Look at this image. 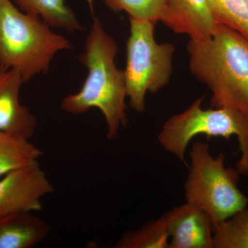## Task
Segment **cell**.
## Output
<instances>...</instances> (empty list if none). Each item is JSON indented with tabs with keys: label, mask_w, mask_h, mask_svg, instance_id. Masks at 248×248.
Instances as JSON below:
<instances>
[{
	"label": "cell",
	"mask_w": 248,
	"mask_h": 248,
	"mask_svg": "<svg viewBox=\"0 0 248 248\" xmlns=\"http://www.w3.org/2000/svg\"><path fill=\"white\" fill-rule=\"evenodd\" d=\"M189 67L212 93V108H228L248 115V39L218 23L212 37L190 40Z\"/></svg>",
	"instance_id": "2"
},
{
	"label": "cell",
	"mask_w": 248,
	"mask_h": 248,
	"mask_svg": "<svg viewBox=\"0 0 248 248\" xmlns=\"http://www.w3.org/2000/svg\"><path fill=\"white\" fill-rule=\"evenodd\" d=\"M42 155L29 139L0 131V178L38 161Z\"/></svg>",
	"instance_id": "13"
},
{
	"label": "cell",
	"mask_w": 248,
	"mask_h": 248,
	"mask_svg": "<svg viewBox=\"0 0 248 248\" xmlns=\"http://www.w3.org/2000/svg\"><path fill=\"white\" fill-rule=\"evenodd\" d=\"M93 23L86 40L84 53L79 60L87 68L88 76L82 88L76 94L62 100L60 108L70 115L86 113L96 108L102 112L107 125L109 141L118 136L122 127L126 128L125 73L117 68L115 58L118 46L93 14Z\"/></svg>",
	"instance_id": "1"
},
{
	"label": "cell",
	"mask_w": 248,
	"mask_h": 248,
	"mask_svg": "<svg viewBox=\"0 0 248 248\" xmlns=\"http://www.w3.org/2000/svg\"><path fill=\"white\" fill-rule=\"evenodd\" d=\"M55 187L39 161L0 178V218L19 212H40Z\"/></svg>",
	"instance_id": "7"
},
{
	"label": "cell",
	"mask_w": 248,
	"mask_h": 248,
	"mask_svg": "<svg viewBox=\"0 0 248 248\" xmlns=\"http://www.w3.org/2000/svg\"><path fill=\"white\" fill-rule=\"evenodd\" d=\"M161 22L176 33L188 35L192 40L212 37L219 23L208 0H166Z\"/></svg>",
	"instance_id": "9"
},
{
	"label": "cell",
	"mask_w": 248,
	"mask_h": 248,
	"mask_svg": "<svg viewBox=\"0 0 248 248\" xmlns=\"http://www.w3.org/2000/svg\"><path fill=\"white\" fill-rule=\"evenodd\" d=\"M23 12L39 16L50 27L70 32L84 30L66 0H11Z\"/></svg>",
	"instance_id": "12"
},
{
	"label": "cell",
	"mask_w": 248,
	"mask_h": 248,
	"mask_svg": "<svg viewBox=\"0 0 248 248\" xmlns=\"http://www.w3.org/2000/svg\"><path fill=\"white\" fill-rule=\"evenodd\" d=\"M154 23L130 17V35L126 43V66L124 73L126 96L130 107L144 112L146 93L163 89L171 79L174 45L158 44Z\"/></svg>",
	"instance_id": "6"
},
{
	"label": "cell",
	"mask_w": 248,
	"mask_h": 248,
	"mask_svg": "<svg viewBox=\"0 0 248 248\" xmlns=\"http://www.w3.org/2000/svg\"><path fill=\"white\" fill-rule=\"evenodd\" d=\"M115 248H169V235L164 215L139 229L127 232L114 245Z\"/></svg>",
	"instance_id": "14"
},
{
	"label": "cell",
	"mask_w": 248,
	"mask_h": 248,
	"mask_svg": "<svg viewBox=\"0 0 248 248\" xmlns=\"http://www.w3.org/2000/svg\"><path fill=\"white\" fill-rule=\"evenodd\" d=\"M24 84L15 70H0V131L30 139L35 133L37 119L19 101Z\"/></svg>",
	"instance_id": "10"
},
{
	"label": "cell",
	"mask_w": 248,
	"mask_h": 248,
	"mask_svg": "<svg viewBox=\"0 0 248 248\" xmlns=\"http://www.w3.org/2000/svg\"><path fill=\"white\" fill-rule=\"evenodd\" d=\"M164 216L169 248H214L213 223L202 208L186 202Z\"/></svg>",
	"instance_id": "8"
},
{
	"label": "cell",
	"mask_w": 248,
	"mask_h": 248,
	"mask_svg": "<svg viewBox=\"0 0 248 248\" xmlns=\"http://www.w3.org/2000/svg\"><path fill=\"white\" fill-rule=\"evenodd\" d=\"M39 16L20 11L11 0H0V70H15L24 83L46 74L54 57L73 48Z\"/></svg>",
	"instance_id": "3"
},
{
	"label": "cell",
	"mask_w": 248,
	"mask_h": 248,
	"mask_svg": "<svg viewBox=\"0 0 248 248\" xmlns=\"http://www.w3.org/2000/svg\"><path fill=\"white\" fill-rule=\"evenodd\" d=\"M51 227L32 212L0 218V248H31L50 234Z\"/></svg>",
	"instance_id": "11"
},
{
	"label": "cell",
	"mask_w": 248,
	"mask_h": 248,
	"mask_svg": "<svg viewBox=\"0 0 248 248\" xmlns=\"http://www.w3.org/2000/svg\"><path fill=\"white\" fill-rule=\"evenodd\" d=\"M203 99V97L197 99L184 112L166 121L158 135V141L164 150L185 164L186 150L196 136L222 137L226 140L236 136L241 152L236 169L240 174L248 175V115L228 108L204 110Z\"/></svg>",
	"instance_id": "5"
},
{
	"label": "cell",
	"mask_w": 248,
	"mask_h": 248,
	"mask_svg": "<svg viewBox=\"0 0 248 248\" xmlns=\"http://www.w3.org/2000/svg\"><path fill=\"white\" fill-rule=\"evenodd\" d=\"M104 3L113 12L124 11L130 17L156 24L161 21L166 0H104Z\"/></svg>",
	"instance_id": "17"
},
{
	"label": "cell",
	"mask_w": 248,
	"mask_h": 248,
	"mask_svg": "<svg viewBox=\"0 0 248 248\" xmlns=\"http://www.w3.org/2000/svg\"><path fill=\"white\" fill-rule=\"evenodd\" d=\"M190 166L185 184L186 202L208 214L213 228L248 205V198L238 187L237 170L225 166L223 153L216 158L208 143L195 142L190 151Z\"/></svg>",
	"instance_id": "4"
},
{
	"label": "cell",
	"mask_w": 248,
	"mask_h": 248,
	"mask_svg": "<svg viewBox=\"0 0 248 248\" xmlns=\"http://www.w3.org/2000/svg\"><path fill=\"white\" fill-rule=\"evenodd\" d=\"M214 248H248V206L215 227Z\"/></svg>",
	"instance_id": "15"
},
{
	"label": "cell",
	"mask_w": 248,
	"mask_h": 248,
	"mask_svg": "<svg viewBox=\"0 0 248 248\" xmlns=\"http://www.w3.org/2000/svg\"><path fill=\"white\" fill-rule=\"evenodd\" d=\"M218 22L248 39V0H208Z\"/></svg>",
	"instance_id": "16"
}]
</instances>
